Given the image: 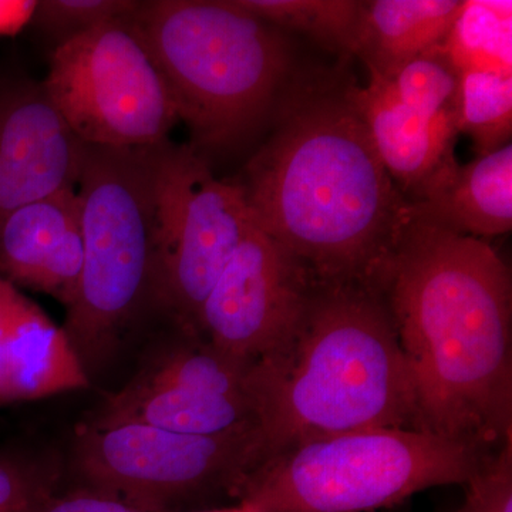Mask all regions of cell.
I'll return each instance as SVG.
<instances>
[{"label": "cell", "instance_id": "44dd1931", "mask_svg": "<svg viewBox=\"0 0 512 512\" xmlns=\"http://www.w3.org/2000/svg\"><path fill=\"white\" fill-rule=\"evenodd\" d=\"M386 79L410 109L429 119L458 121L461 74L443 43L421 53Z\"/></svg>", "mask_w": 512, "mask_h": 512}, {"label": "cell", "instance_id": "ba28073f", "mask_svg": "<svg viewBox=\"0 0 512 512\" xmlns=\"http://www.w3.org/2000/svg\"><path fill=\"white\" fill-rule=\"evenodd\" d=\"M157 309L197 336L204 302L252 224L244 190L212 173L191 146L148 148Z\"/></svg>", "mask_w": 512, "mask_h": 512}, {"label": "cell", "instance_id": "52a82bcc", "mask_svg": "<svg viewBox=\"0 0 512 512\" xmlns=\"http://www.w3.org/2000/svg\"><path fill=\"white\" fill-rule=\"evenodd\" d=\"M266 457L261 427L197 436L86 420L74 433L73 466L84 487L153 512L220 495L238 503Z\"/></svg>", "mask_w": 512, "mask_h": 512}, {"label": "cell", "instance_id": "4fadbf2b", "mask_svg": "<svg viewBox=\"0 0 512 512\" xmlns=\"http://www.w3.org/2000/svg\"><path fill=\"white\" fill-rule=\"evenodd\" d=\"M346 99L365 124L387 173L407 200L454 158L458 121L429 119L410 109L393 84L369 70L365 87H343Z\"/></svg>", "mask_w": 512, "mask_h": 512}, {"label": "cell", "instance_id": "cb8c5ba5", "mask_svg": "<svg viewBox=\"0 0 512 512\" xmlns=\"http://www.w3.org/2000/svg\"><path fill=\"white\" fill-rule=\"evenodd\" d=\"M466 485L456 512H512V440L488 454Z\"/></svg>", "mask_w": 512, "mask_h": 512}, {"label": "cell", "instance_id": "2e32d148", "mask_svg": "<svg viewBox=\"0 0 512 512\" xmlns=\"http://www.w3.org/2000/svg\"><path fill=\"white\" fill-rule=\"evenodd\" d=\"M6 382L10 404L32 402L90 386V377L63 326L56 325L20 289L10 316Z\"/></svg>", "mask_w": 512, "mask_h": 512}, {"label": "cell", "instance_id": "9a60e30c", "mask_svg": "<svg viewBox=\"0 0 512 512\" xmlns=\"http://www.w3.org/2000/svg\"><path fill=\"white\" fill-rule=\"evenodd\" d=\"M93 423H134L175 433L215 436L261 427L258 404L249 397L197 392L134 377L107 397Z\"/></svg>", "mask_w": 512, "mask_h": 512}, {"label": "cell", "instance_id": "484cf974", "mask_svg": "<svg viewBox=\"0 0 512 512\" xmlns=\"http://www.w3.org/2000/svg\"><path fill=\"white\" fill-rule=\"evenodd\" d=\"M18 291L19 288L0 276V407L10 404L8 382H6V346H8L13 301Z\"/></svg>", "mask_w": 512, "mask_h": 512}, {"label": "cell", "instance_id": "4316f807", "mask_svg": "<svg viewBox=\"0 0 512 512\" xmlns=\"http://www.w3.org/2000/svg\"><path fill=\"white\" fill-rule=\"evenodd\" d=\"M36 0H0V36H15L32 23Z\"/></svg>", "mask_w": 512, "mask_h": 512}, {"label": "cell", "instance_id": "d4e9b609", "mask_svg": "<svg viewBox=\"0 0 512 512\" xmlns=\"http://www.w3.org/2000/svg\"><path fill=\"white\" fill-rule=\"evenodd\" d=\"M46 512H153L127 503L114 495L83 487L66 495H56Z\"/></svg>", "mask_w": 512, "mask_h": 512}, {"label": "cell", "instance_id": "30bf717a", "mask_svg": "<svg viewBox=\"0 0 512 512\" xmlns=\"http://www.w3.org/2000/svg\"><path fill=\"white\" fill-rule=\"evenodd\" d=\"M313 278L252 221L198 320L208 345L247 365L281 355L301 323Z\"/></svg>", "mask_w": 512, "mask_h": 512}, {"label": "cell", "instance_id": "9c48e42d", "mask_svg": "<svg viewBox=\"0 0 512 512\" xmlns=\"http://www.w3.org/2000/svg\"><path fill=\"white\" fill-rule=\"evenodd\" d=\"M131 16L97 26L53 50L43 87L74 136L87 146H158L180 121L170 86Z\"/></svg>", "mask_w": 512, "mask_h": 512}, {"label": "cell", "instance_id": "3957f363", "mask_svg": "<svg viewBox=\"0 0 512 512\" xmlns=\"http://www.w3.org/2000/svg\"><path fill=\"white\" fill-rule=\"evenodd\" d=\"M249 386L268 457L318 437L420 430L392 315L375 286L315 279L291 343L251 365Z\"/></svg>", "mask_w": 512, "mask_h": 512}, {"label": "cell", "instance_id": "8fae6325", "mask_svg": "<svg viewBox=\"0 0 512 512\" xmlns=\"http://www.w3.org/2000/svg\"><path fill=\"white\" fill-rule=\"evenodd\" d=\"M83 151L43 83L0 86V221L29 202L76 188Z\"/></svg>", "mask_w": 512, "mask_h": 512}, {"label": "cell", "instance_id": "5b68a950", "mask_svg": "<svg viewBox=\"0 0 512 512\" xmlns=\"http://www.w3.org/2000/svg\"><path fill=\"white\" fill-rule=\"evenodd\" d=\"M487 451L416 429L298 441L256 468L238 503L252 512H373L429 488L466 485Z\"/></svg>", "mask_w": 512, "mask_h": 512}, {"label": "cell", "instance_id": "d6986e66", "mask_svg": "<svg viewBox=\"0 0 512 512\" xmlns=\"http://www.w3.org/2000/svg\"><path fill=\"white\" fill-rule=\"evenodd\" d=\"M443 45L460 73L512 74L511 2H466Z\"/></svg>", "mask_w": 512, "mask_h": 512}, {"label": "cell", "instance_id": "7a4b0ae2", "mask_svg": "<svg viewBox=\"0 0 512 512\" xmlns=\"http://www.w3.org/2000/svg\"><path fill=\"white\" fill-rule=\"evenodd\" d=\"M238 184L256 227L318 281L377 288L413 220L343 89L296 84Z\"/></svg>", "mask_w": 512, "mask_h": 512}, {"label": "cell", "instance_id": "6da1fadb", "mask_svg": "<svg viewBox=\"0 0 512 512\" xmlns=\"http://www.w3.org/2000/svg\"><path fill=\"white\" fill-rule=\"evenodd\" d=\"M377 288L409 370L419 429L484 450L512 440V284L497 251L413 215Z\"/></svg>", "mask_w": 512, "mask_h": 512}, {"label": "cell", "instance_id": "5bb4252c", "mask_svg": "<svg viewBox=\"0 0 512 512\" xmlns=\"http://www.w3.org/2000/svg\"><path fill=\"white\" fill-rule=\"evenodd\" d=\"M414 217L485 239L512 228V144L466 165L448 161L410 198Z\"/></svg>", "mask_w": 512, "mask_h": 512}, {"label": "cell", "instance_id": "83f0119b", "mask_svg": "<svg viewBox=\"0 0 512 512\" xmlns=\"http://www.w3.org/2000/svg\"><path fill=\"white\" fill-rule=\"evenodd\" d=\"M195 512H252L251 508L242 503L231 505V507L214 508V510H204Z\"/></svg>", "mask_w": 512, "mask_h": 512}, {"label": "cell", "instance_id": "ffe728a7", "mask_svg": "<svg viewBox=\"0 0 512 512\" xmlns=\"http://www.w3.org/2000/svg\"><path fill=\"white\" fill-rule=\"evenodd\" d=\"M458 130L473 140L477 156L511 143L512 74L460 73Z\"/></svg>", "mask_w": 512, "mask_h": 512}, {"label": "cell", "instance_id": "8992f818", "mask_svg": "<svg viewBox=\"0 0 512 512\" xmlns=\"http://www.w3.org/2000/svg\"><path fill=\"white\" fill-rule=\"evenodd\" d=\"M76 192L84 262L63 329L90 377L106 365L144 309L157 308L148 148L84 144Z\"/></svg>", "mask_w": 512, "mask_h": 512}, {"label": "cell", "instance_id": "7402d4cb", "mask_svg": "<svg viewBox=\"0 0 512 512\" xmlns=\"http://www.w3.org/2000/svg\"><path fill=\"white\" fill-rule=\"evenodd\" d=\"M60 477L59 464L45 454L0 448V512H46Z\"/></svg>", "mask_w": 512, "mask_h": 512}, {"label": "cell", "instance_id": "e0dca14e", "mask_svg": "<svg viewBox=\"0 0 512 512\" xmlns=\"http://www.w3.org/2000/svg\"><path fill=\"white\" fill-rule=\"evenodd\" d=\"M466 0H372L362 2L353 55L367 70L393 76L421 53L441 45Z\"/></svg>", "mask_w": 512, "mask_h": 512}, {"label": "cell", "instance_id": "277c9868", "mask_svg": "<svg viewBox=\"0 0 512 512\" xmlns=\"http://www.w3.org/2000/svg\"><path fill=\"white\" fill-rule=\"evenodd\" d=\"M131 20L156 57L197 153L245 143L301 82L286 32L235 0H148Z\"/></svg>", "mask_w": 512, "mask_h": 512}, {"label": "cell", "instance_id": "7c38bea8", "mask_svg": "<svg viewBox=\"0 0 512 512\" xmlns=\"http://www.w3.org/2000/svg\"><path fill=\"white\" fill-rule=\"evenodd\" d=\"M84 235L76 188L29 202L0 221V276L69 308L82 278Z\"/></svg>", "mask_w": 512, "mask_h": 512}, {"label": "cell", "instance_id": "ac0fdd59", "mask_svg": "<svg viewBox=\"0 0 512 512\" xmlns=\"http://www.w3.org/2000/svg\"><path fill=\"white\" fill-rule=\"evenodd\" d=\"M235 3L284 32L311 37L335 52L353 55L362 2L357 0H235Z\"/></svg>", "mask_w": 512, "mask_h": 512}, {"label": "cell", "instance_id": "603a6c76", "mask_svg": "<svg viewBox=\"0 0 512 512\" xmlns=\"http://www.w3.org/2000/svg\"><path fill=\"white\" fill-rule=\"evenodd\" d=\"M140 5L141 0H42L32 22L59 46L104 23L128 18Z\"/></svg>", "mask_w": 512, "mask_h": 512}]
</instances>
